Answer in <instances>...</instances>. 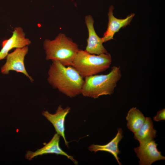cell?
Listing matches in <instances>:
<instances>
[{
	"label": "cell",
	"instance_id": "1",
	"mask_svg": "<svg viewBox=\"0 0 165 165\" xmlns=\"http://www.w3.org/2000/svg\"><path fill=\"white\" fill-rule=\"evenodd\" d=\"M48 72L47 81L52 88L70 97L81 94L84 79L72 66L52 61Z\"/></svg>",
	"mask_w": 165,
	"mask_h": 165
},
{
	"label": "cell",
	"instance_id": "5",
	"mask_svg": "<svg viewBox=\"0 0 165 165\" xmlns=\"http://www.w3.org/2000/svg\"><path fill=\"white\" fill-rule=\"evenodd\" d=\"M28 51V46L16 48L8 53L6 57L5 63L1 68V72L3 74H8L11 71L22 73L28 78L31 82L34 80L27 72L25 67V57Z\"/></svg>",
	"mask_w": 165,
	"mask_h": 165
},
{
	"label": "cell",
	"instance_id": "3",
	"mask_svg": "<svg viewBox=\"0 0 165 165\" xmlns=\"http://www.w3.org/2000/svg\"><path fill=\"white\" fill-rule=\"evenodd\" d=\"M43 47L46 60L58 61L67 66H72L80 50L76 43L62 33L53 40L45 39Z\"/></svg>",
	"mask_w": 165,
	"mask_h": 165
},
{
	"label": "cell",
	"instance_id": "13",
	"mask_svg": "<svg viewBox=\"0 0 165 165\" xmlns=\"http://www.w3.org/2000/svg\"><path fill=\"white\" fill-rule=\"evenodd\" d=\"M157 131L153 128L152 121L150 117L145 120L139 130L134 134V138L140 144L153 140L156 136Z\"/></svg>",
	"mask_w": 165,
	"mask_h": 165
},
{
	"label": "cell",
	"instance_id": "12",
	"mask_svg": "<svg viewBox=\"0 0 165 165\" xmlns=\"http://www.w3.org/2000/svg\"><path fill=\"white\" fill-rule=\"evenodd\" d=\"M123 133L122 129L119 128L116 136L107 144L103 145L92 144L89 147L88 149L95 153L99 151L108 152L113 155L119 165H121L118 157V155L120 153L118 144L123 136Z\"/></svg>",
	"mask_w": 165,
	"mask_h": 165
},
{
	"label": "cell",
	"instance_id": "9",
	"mask_svg": "<svg viewBox=\"0 0 165 165\" xmlns=\"http://www.w3.org/2000/svg\"><path fill=\"white\" fill-rule=\"evenodd\" d=\"M60 137V135L56 133L51 140L42 148L34 152L30 151H27L25 155L26 158L31 160L38 156L48 154H55L65 156L75 164H77V161L74 159L73 157L68 154L60 148L59 145Z\"/></svg>",
	"mask_w": 165,
	"mask_h": 165
},
{
	"label": "cell",
	"instance_id": "6",
	"mask_svg": "<svg viewBox=\"0 0 165 165\" xmlns=\"http://www.w3.org/2000/svg\"><path fill=\"white\" fill-rule=\"evenodd\" d=\"M157 145L158 144L153 140L140 144L139 146L134 148L139 159L140 165H150L157 161L165 159V157L158 151Z\"/></svg>",
	"mask_w": 165,
	"mask_h": 165
},
{
	"label": "cell",
	"instance_id": "10",
	"mask_svg": "<svg viewBox=\"0 0 165 165\" xmlns=\"http://www.w3.org/2000/svg\"><path fill=\"white\" fill-rule=\"evenodd\" d=\"M70 110V107L68 106L63 108L60 105L54 114L50 113L47 111L42 112V115L52 124L57 133L63 138L65 145L68 147V142L66 140L64 134V122L66 117Z\"/></svg>",
	"mask_w": 165,
	"mask_h": 165
},
{
	"label": "cell",
	"instance_id": "14",
	"mask_svg": "<svg viewBox=\"0 0 165 165\" xmlns=\"http://www.w3.org/2000/svg\"><path fill=\"white\" fill-rule=\"evenodd\" d=\"M145 117L136 107H133L128 111L126 117L128 128L134 133L137 132L144 123Z\"/></svg>",
	"mask_w": 165,
	"mask_h": 165
},
{
	"label": "cell",
	"instance_id": "4",
	"mask_svg": "<svg viewBox=\"0 0 165 165\" xmlns=\"http://www.w3.org/2000/svg\"><path fill=\"white\" fill-rule=\"evenodd\" d=\"M112 61L108 53L95 55L79 50L72 66L84 78L106 71L110 67Z\"/></svg>",
	"mask_w": 165,
	"mask_h": 165
},
{
	"label": "cell",
	"instance_id": "11",
	"mask_svg": "<svg viewBox=\"0 0 165 165\" xmlns=\"http://www.w3.org/2000/svg\"><path fill=\"white\" fill-rule=\"evenodd\" d=\"M114 7L111 6L109 9L108 14V21L106 31L101 38L103 42H106L113 39V37L116 32L122 28L129 25L134 16V13H131L123 19H119L113 15Z\"/></svg>",
	"mask_w": 165,
	"mask_h": 165
},
{
	"label": "cell",
	"instance_id": "7",
	"mask_svg": "<svg viewBox=\"0 0 165 165\" xmlns=\"http://www.w3.org/2000/svg\"><path fill=\"white\" fill-rule=\"evenodd\" d=\"M31 42L30 40L26 37L22 28L20 27H16L11 37L2 42V48L0 51V60L6 58L12 49L28 46Z\"/></svg>",
	"mask_w": 165,
	"mask_h": 165
},
{
	"label": "cell",
	"instance_id": "2",
	"mask_svg": "<svg viewBox=\"0 0 165 165\" xmlns=\"http://www.w3.org/2000/svg\"><path fill=\"white\" fill-rule=\"evenodd\" d=\"M121 77L120 67L114 66L108 74L86 77L84 78L81 94L94 99L103 95H110L114 93Z\"/></svg>",
	"mask_w": 165,
	"mask_h": 165
},
{
	"label": "cell",
	"instance_id": "8",
	"mask_svg": "<svg viewBox=\"0 0 165 165\" xmlns=\"http://www.w3.org/2000/svg\"><path fill=\"white\" fill-rule=\"evenodd\" d=\"M85 21L88 32L87 45L85 50L90 54L95 55L108 53L103 45L104 42L101 38L98 36L94 30V21L92 16L90 14L86 16Z\"/></svg>",
	"mask_w": 165,
	"mask_h": 165
},
{
	"label": "cell",
	"instance_id": "15",
	"mask_svg": "<svg viewBox=\"0 0 165 165\" xmlns=\"http://www.w3.org/2000/svg\"><path fill=\"white\" fill-rule=\"evenodd\" d=\"M165 109H163L157 112L156 115L153 117V120L156 122H158L165 119Z\"/></svg>",
	"mask_w": 165,
	"mask_h": 165
}]
</instances>
